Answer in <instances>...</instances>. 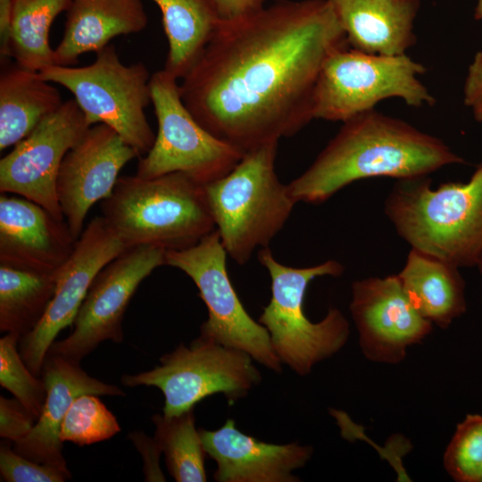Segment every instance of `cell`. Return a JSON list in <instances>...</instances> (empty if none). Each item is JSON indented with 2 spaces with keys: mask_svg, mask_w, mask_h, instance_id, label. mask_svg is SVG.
Instances as JSON below:
<instances>
[{
  "mask_svg": "<svg viewBox=\"0 0 482 482\" xmlns=\"http://www.w3.org/2000/svg\"><path fill=\"white\" fill-rule=\"evenodd\" d=\"M346 46L328 0H278L220 20L181 79L180 96L205 129L245 154L313 120L322 66Z\"/></svg>",
  "mask_w": 482,
  "mask_h": 482,
  "instance_id": "1",
  "label": "cell"
},
{
  "mask_svg": "<svg viewBox=\"0 0 482 482\" xmlns=\"http://www.w3.org/2000/svg\"><path fill=\"white\" fill-rule=\"evenodd\" d=\"M458 163L465 160L441 139L373 109L344 121L313 162L287 187L296 203L320 204L359 179L428 176Z\"/></svg>",
  "mask_w": 482,
  "mask_h": 482,
  "instance_id": "2",
  "label": "cell"
},
{
  "mask_svg": "<svg viewBox=\"0 0 482 482\" xmlns=\"http://www.w3.org/2000/svg\"><path fill=\"white\" fill-rule=\"evenodd\" d=\"M385 213L411 248L459 267L482 256V162L466 183L431 188L428 176L398 179Z\"/></svg>",
  "mask_w": 482,
  "mask_h": 482,
  "instance_id": "3",
  "label": "cell"
},
{
  "mask_svg": "<svg viewBox=\"0 0 482 482\" xmlns=\"http://www.w3.org/2000/svg\"><path fill=\"white\" fill-rule=\"evenodd\" d=\"M101 210L128 248L185 249L215 229L204 185L181 172L120 177Z\"/></svg>",
  "mask_w": 482,
  "mask_h": 482,
  "instance_id": "4",
  "label": "cell"
},
{
  "mask_svg": "<svg viewBox=\"0 0 482 482\" xmlns=\"http://www.w3.org/2000/svg\"><path fill=\"white\" fill-rule=\"evenodd\" d=\"M278 143L246 152L229 173L204 185L221 243L240 265L268 247L296 204L275 170Z\"/></svg>",
  "mask_w": 482,
  "mask_h": 482,
  "instance_id": "5",
  "label": "cell"
},
{
  "mask_svg": "<svg viewBox=\"0 0 482 482\" xmlns=\"http://www.w3.org/2000/svg\"><path fill=\"white\" fill-rule=\"evenodd\" d=\"M258 259L271 279V298L258 321L267 329L280 362L307 375L345 345L350 329L344 314L333 307L320 321H311L303 310L306 289L315 278L340 276L344 266L328 260L311 267H289L275 259L268 247L260 249Z\"/></svg>",
  "mask_w": 482,
  "mask_h": 482,
  "instance_id": "6",
  "label": "cell"
},
{
  "mask_svg": "<svg viewBox=\"0 0 482 482\" xmlns=\"http://www.w3.org/2000/svg\"><path fill=\"white\" fill-rule=\"evenodd\" d=\"M38 73L73 95L90 126L110 127L141 156L152 148L155 135L145 113L152 103L151 76L144 63L123 64L114 46L108 45L89 65L54 64Z\"/></svg>",
  "mask_w": 482,
  "mask_h": 482,
  "instance_id": "7",
  "label": "cell"
},
{
  "mask_svg": "<svg viewBox=\"0 0 482 482\" xmlns=\"http://www.w3.org/2000/svg\"><path fill=\"white\" fill-rule=\"evenodd\" d=\"M426 67L406 54H367L346 46L335 50L320 71L312 101L313 119L345 121L397 97L407 105H433L436 99L418 76Z\"/></svg>",
  "mask_w": 482,
  "mask_h": 482,
  "instance_id": "8",
  "label": "cell"
},
{
  "mask_svg": "<svg viewBox=\"0 0 482 482\" xmlns=\"http://www.w3.org/2000/svg\"><path fill=\"white\" fill-rule=\"evenodd\" d=\"M151 100L158 131L137 163L138 177L181 172L205 185L229 173L245 153L205 129L184 104L178 79L161 70L151 75Z\"/></svg>",
  "mask_w": 482,
  "mask_h": 482,
  "instance_id": "9",
  "label": "cell"
},
{
  "mask_svg": "<svg viewBox=\"0 0 482 482\" xmlns=\"http://www.w3.org/2000/svg\"><path fill=\"white\" fill-rule=\"evenodd\" d=\"M253 360L244 351L199 336L189 346L180 344L148 371L124 375L126 386H155L164 395L162 413L179 415L209 395L223 394L234 402L261 380Z\"/></svg>",
  "mask_w": 482,
  "mask_h": 482,
  "instance_id": "10",
  "label": "cell"
},
{
  "mask_svg": "<svg viewBox=\"0 0 482 482\" xmlns=\"http://www.w3.org/2000/svg\"><path fill=\"white\" fill-rule=\"evenodd\" d=\"M227 252L216 229L197 244L165 253V265L185 272L208 310L200 336L248 353L273 371L281 370L267 329L243 306L228 273Z\"/></svg>",
  "mask_w": 482,
  "mask_h": 482,
  "instance_id": "11",
  "label": "cell"
},
{
  "mask_svg": "<svg viewBox=\"0 0 482 482\" xmlns=\"http://www.w3.org/2000/svg\"><path fill=\"white\" fill-rule=\"evenodd\" d=\"M165 253L154 245L132 246L104 266L73 320L71 333L54 341L47 353L79 363L104 341L121 343L127 307L141 282L165 264Z\"/></svg>",
  "mask_w": 482,
  "mask_h": 482,
  "instance_id": "12",
  "label": "cell"
},
{
  "mask_svg": "<svg viewBox=\"0 0 482 482\" xmlns=\"http://www.w3.org/2000/svg\"><path fill=\"white\" fill-rule=\"evenodd\" d=\"M91 126L74 99L44 118L0 160V191L27 198L65 220L57 179L67 153Z\"/></svg>",
  "mask_w": 482,
  "mask_h": 482,
  "instance_id": "13",
  "label": "cell"
},
{
  "mask_svg": "<svg viewBox=\"0 0 482 482\" xmlns=\"http://www.w3.org/2000/svg\"><path fill=\"white\" fill-rule=\"evenodd\" d=\"M128 247L103 216L91 220L58 270L54 295L37 325L19 341V352L39 377L57 335L73 320L97 274Z\"/></svg>",
  "mask_w": 482,
  "mask_h": 482,
  "instance_id": "14",
  "label": "cell"
},
{
  "mask_svg": "<svg viewBox=\"0 0 482 482\" xmlns=\"http://www.w3.org/2000/svg\"><path fill=\"white\" fill-rule=\"evenodd\" d=\"M350 311L362 353L379 363L401 362L408 347L420 343L433 327L414 308L397 275L353 282Z\"/></svg>",
  "mask_w": 482,
  "mask_h": 482,
  "instance_id": "15",
  "label": "cell"
},
{
  "mask_svg": "<svg viewBox=\"0 0 482 482\" xmlns=\"http://www.w3.org/2000/svg\"><path fill=\"white\" fill-rule=\"evenodd\" d=\"M139 153L112 129L91 126L65 155L57 179V196L65 221L77 240L88 211L106 199L121 169Z\"/></svg>",
  "mask_w": 482,
  "mask_h": 482,
  "instance_id": "16",
  "label": "cell"
},
{
  "mask_svg": "<svg viewBox=\"0 0 482 482\" xmlns=\"http://www.w3.org/2000/svg\"><path fill=\"white\" fill-rule=\"evenodd\" d=\"M0 195V264L54 273L76 239L65 220L21 196Z\"/></svg>",
  "mask_w": 482,
  "mask_h": 482,
  "instance_id": "17",
  "label": "cell"
},
{
  "mask_svg": "<svg viewBox=\"0 0 482 482\" xmlns=\"http://www.w3.org/2000/svg\"><path fill=\"white\" fill-rule=\"evenodd\" d=\"M208 456L216 462L219 482H294L292 471L304 466L312 448L296 443H265L239 431L234 420L217 430L199 428Z\"/></svg>",
  "mask_w": 482,
  "mask_h": 482,
  "instance_id": "18",
  "label": "cell"
},
{
  "mask_svg": "<svg viewBox=\"0 0 482 482\" xmlns=\"http://www.w3.org/2000/svg\"><path fill=\"white\" fill-rule=\"evenodd\" d=\"M41 378L46 396L39 418L30 433L14 443V450L34 461L69 471L62 454L60 430L63 419L73 401L84 394L123 396L117 386L89 376L79 363L47 353Z\"/></svg>",
  "mask_w": 482,
  "mask_h": 482,
  "instance_id": "19",
  "label": "cell"
},
{
  "mask_svg": "<svg viewBox=\"0 0 482 482\" xmlns=\"http://www.w3.org/2000/svg\"><path fill=\"white\" fill-rule=\"evenodd\" d=\"M351 48L402 55L416 43L413 21L419 0H328Z\"/></svg>",
  "mask_w": 482,
  "mask_h": 482,
  "instance_id": "20",
  "label": "cell"
},
{
  "mask_svg": "<svg viewBox=\"0 0 482 482\" xmlns=\"http://www.w3.org/2000/svg\"><path fill=\"white\" fill-rule=\"evenodd\" d=\"M147 23L141 0H72L54 64H74L81 54L98 52L117 36L138 33Z\"/></svg>",
  "mask_w": 482,
  "mask_h": 482,
  "instance_id": "21",
  "label": "cell"
},
{
  "mask_svg": "<svg viewBox=\"0 0 482 482\" xmlns=\"http://www.w3.org/2000/svg\"><path fill=\"white\" fill-rule=\"evenodd\" d=\"M409 300L432 324L446 328L464 313V281L458 267L411 248L397 275Z\"/></svg>",
  "mask_w": 482,
  "mask_h": 482,
  "instance_id": "22",
  "label": "cell"
},
{
  "mask_svg": "<svg viewBox=\"0 0 482 482\" xmlns=\"http://www.w3.org/2000/svg\"><path fill=\"white\" fill-rule=\"evenodd\" d=\"M62 104L38 72L17 64L5 69L0 76V150L16 145Z\"/></svg>",
  "mask_w": 482,
  "mask_h": 482,
  "instance_id": "23",
  "label": "cell"
},
{
  "mask_svg": "<svg viewBox=\"0 0 482 482\" xmlns=\"http://www.w3.org/2000/svg\"><path fill=\"white\" fill-rule=\"evenodd\" d=\"M168 40L164 70L181 79L213 36L220 17L214 0H153Z\"/></svg>",
  "mask_w": 482,
  "mask_h": 482,
  "instance_id": "24",
  "label": "cell"
},
{
  "mask_svg": "<svg viewBox=\"0 0 482 482\" xmlns=\"http://www.w3.org/2000/svg\"><path fill=\"white\" fill-rule=\"evenodd\" d=\"M57 271L46 273L0 264L1 332L21 337L37 325L54 295Z\"/></svg>",
  "mask_w": 482,
  "mask_h": 482,
  "instance_id": "25",
  "label": "cell"
},
{
  "mask_svg": "<svg viewBox=\"0 0 482 482\" xmlns=\"http://www.w3.org/2000/svg\"><path fill=\"white\" fill-rule=\"evenodd\" d=\"M71 2L13 0L10 51L17 65L39 72L54 64V49L49 43L50 28Z\"/></svg>",
  "mask_w": 482,
  "mask_h": 482,
  "instance_id": "26",
  "label": "cell"
},
{
  "mask_svg": "<svg viewBox=\"0 0 482 482\" xmlns=\"http://www.w3.org/2000/svg\"><path fill=\"white\" fill-rule=\"evenodd\" d=\"M194 409L179 415L155 414L154 441L164 453L170 476L178 482L206 481L204 451L199 429L195 428Z\"/></svg>",
  "mask_w": 482,
  "mask_h": 482,
  "instance_id": "27",
  "label": "cell"
},
{
  "mask_svg": "<svg viewBox=\"0 0 482 482\" xmlns=\"http://www.w3.org/2000/svg\"><path fill=\"white\" fill-rule=\"evenodd\" d=\"M120 431L116 417L96 395L78 396L66 413L60 439L83 446L107 440Z\"/></svg>",
  "mask_w": 482,
  "mask_h": 482,
  "instance_id": "28",
  "label": "cell"
},
{
  "mask_svg": "<svg viewBox=\"0 0 482 482\" xmlns=\"http://www.w3.org/2000/svg\"><path fill=\"white\" fill-rule=\"evenodd\" d=\"M21 337L6 333L0 339V384L37 420L46 396L44 380L32 373L19 352Z\"/></svg>",
  "mask_w": 482,
  "mask_h": 482,
  "instance_id": "29",
  "label": "cell"
},
{
  "mask_svg": "<svg viewBox=\"0 0 482 482\" xmlns=\"http://www.w3.org/2000/svg\"><path fill=\"white\" fill-rule=\"evenodd\" d=\"M447 473L459 482H482V415L468 414L457 425L444 454Z\"/></svg>",
  "mask_w": 482,
  "mask_h": 482,
  "instance_id": "30",
  "label": "cell"
},
{
  "mask_svg": "<svg viewBox=\"0 0 482 482\" xmlns=\"http://www.w3.org/2000/svg\"><path fill=\"white\" fill-rule=\"evenodd\" d=\"M0 474L7 482H63L71 477L70 471L34 461L4 443L0 446Z\"/></svg>",
  "mask_w": 482,
  "mask_h": 482,
  "instance_id": "31",
  "label": "cell"
},
{
  "mask_svg": "<svg viewBox=\"0 0 482 482\" xmlns=\"http://www.w3.org/2000/svg\"><path fill=\"white\" fill-rule=\"evenodd\" d=\"M37 420L14 397L0 396V436L17 443L32 430Z\"/></svg>",
  "mask_w": 482,
  "mask_h": 482,
  "instance_id": "32",
  "label": "cell"
},
{
  "mask_svg": "<svg viewBox=\"0 0 482 482\" xmlns=\"http://www.w3.org/2000/svg\"><path fill=\"white\" fill-rule=\"evenodd\" d=\"M463 103L471 110L475 120L482 123V50L476 53L468 68Z\"/></svg>",
  "mask_w": 482,
  "mask_h": 482,
  "instance_id": "33",
  "label": "cell"
},
{
  "mask_svg": "<svg viewBox=\"0 0 482 482\" xmlns=\"http://www.w3.org/2000/svg\"><path fill=\"white\" fill-rule=\"evenodd\" d=\"M221 20H231L263 5V0H214Z\"/></svg>",
  "mask_w": 482,
  "mask_h": 482,
  "instance_id": "34",
  "label": "cell"
},
{
  "mask_svg": "<svg viewBox=\"0 0 482 482\" xmlns=\"http://www.w3.org/2000/svg\"><path fill=\"white\" fill-rule=\"evenodd\" d=\"M13 0H0V54L2 58L11 56L10 41L12 23Z\"/></svg>",
  "mask_w": 482,
  "mask_h": 482,
  "instance_id": "35",
  "label": "cell"
},
{
  "mask_svg": "<svg viewBox=\"0 0 482 482\" xmlns=\"http://www.w3.org/2000/svg\"><path fill=\"white\" fill-rule=\"evenodd\" d=\"M474 18L477 21H482V0L477 1V5L474 12Z\"/></svg>",
  "mask_w": 482,
  "mask_h": 482,
  "instance_id": "36",
  "label": "cell"
},
{
  "mask_svg": "<svg viewBox=\"0 0 482 482\" xmlns=\"http://www.w3.org/2000/svg\"><path fill=\"white\" fill-rule=\"evenodd\" d=\"M477 266L478 267V270H479L480 273L482 274V256H481L480 260L478 261Z\"/></svg>",
  "mask_w": 482,
  "mask_h": 482,
  "instance_id": "37",
  "label": "cell"
}]
</instances>
